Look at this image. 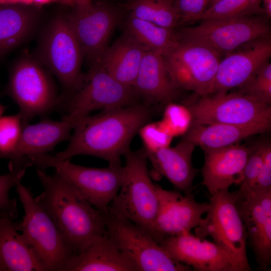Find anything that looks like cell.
<instances>
[{
    "label": "cell",
    "instance_id": "6da1fadb",
    "mask_svg": "<svg viewBox=\"0 0 271 271\" xmlns=\"http://www.w3.org/2000/svg\"><path fill=\"white\" fill-rule=\"evenodd\" d=\"M150 113L148 104H133L84 116L75 122L67 147L55 157L70 160L89 155L103 159L109 165H121V157L130 150L131 140L148 122Z\"/></svg>",
    "mask_w": 271,
    "mask_h": 271
},
{
    "label": "cell",
    "instance_id": "7a4b0ae2",
    "mask_svg": "<svg viewBox=\"0 0 271 271\" xmlns=\"http://www.w3.org/2000/svg\"><path fill=\"white\" fill-rule=\"evenodd\" d=\"M43 188L36 199L49 214L75 254L106 232L104 213L91 205L58 173L37 168Z\"/></svg>",
    "mask_w": 271,
    "mask_h": 271
},
{
    "label": "cell",
    "instance_id": "3957f363",
    "mask_svg": "<svg viewBox=\"0 0 271 271\" xmlns=\"http://www.w3.org/2000/svg\"><path fill=\"white\" fill-rule=\"evenodd\" d=\"M124 156V179L107 213L142 227L155 239L159 200L157 186L153 183L148 171L146 153L144 149L129 150Z\"/></svg>",
    "mask_w": 271,
    "mask_h": 271
},
{
    "label": "cell",
    "instance_id": "277c9868",
    "mask_svg": "<svg viewBox=\"0 0 271 271\" xmlns=\"http://www.w3.org/2000/svg\"><path fill=\"white\" fill-rule=\"evenodd\" d=\"M84 57L80 44L66 14L52 18L43 29L37 49L39 62L58 78L64 90L60 106L80 86L83 75L81 67Z\"/></svg>",
    "mask_w": 271,
    "mask_h": 271
},
{
    "label": "cell",
    "instance_id": "5b68a950",
    "mask_svg": "<svg viewBox=\"0 0 271 271\" xmlns=\"http://www.w3.org/2000/svg\"><path fill=\"white\" fill-rule=\"evenodd\" d=\"M15 187L24 210L22 221L15 222L18 230L35 251L44 271H63L75 253L31 189L21 181Z\"/></svg>",
    "mask_w": 271,
    "mask_h": 271
},
{
    "label": "cell",
    "instance_id": "8992f818",
    "mask_svg": "<svg viewBox=\"0 0 271 271\" xmlns=\"http://www.w3.org/2000/svg\"><path fill=\"white\" fill-rule=\"evenodd\" d=\"M6 91L18 106L24 126L59 106L60 96L50 75L36 58L27 54L11 68Z\"/></svg>",
    "mask_w": 271,
    "mask_h": 271
},
{
    "label": "cell",
    "instance_id": "52a82bcc",
    "mask_svg": "<svg viewBox=\"0 0 271 271\" xmlns=\"http://www.w3.org/2000/svg\"><path fill=\"white\" fill-rule=\"evenodd\" d=\"M29 159L37 168L54 169L95 208L107 213L110 202L117 195L124 177V166L109 165L97 168L76 165L70 159L60 160L48 154L32 156Z\"/></svg>",
    "mask_w": 271,
    "mask_h": 271
},
{
    "label": "cell",
    "instance_id": "ba28073f",
    "mask_svg": "<svg viewBox=\"0 0 271 271\" xmlns=\"http://www.w3.org/2000/svg\"><path fill=\"white\" fill-rule=\"evenodd\" d=\"M175 32L179 41L203 44L221 56L248 42L270 36L271 28L265 15H256L203 20Z\"/></svg>",
    "mask_w": 271,
    "mask_h": 271
},
{
    "label": "cell",
    "instance_id": "9c48e42d",
    "mask_svg": "<svg viewBox=\"0 0 271 271\" xmlns=\"http://www.w3.org/2000/svg\"><path fill=\"white\" fill-rule=\"evenodd\" d=\"M107 234L134 264L137 271H190L192 268L172 258L142 227L130 221L104 214Z\"/></svg>",
    "mask_w": 271,
    "mask_h": 271
},
{
    "label": "cell",
    "instance_id": "30bf717a",
    "mask_svg": "<svg viewBox=\"0 0 271 271\" xmlns=\"http://www.w3.org/2000/svg\"><path fill=\"white\" fill-rule=\"evenodd\" d=\"M235 192L220 191L209 198L205 218L195 227V235L209 236L213 242L237 258L249 271L247 234L237 205Z\"/></svg>",
    "mask_w": 271,
    "mask_h": 271
},
{
    "label": "cell",
    "instance_id": "8fae6325",
    "mask_svg": "<svg viewBox=\"0 0 271 271\" xmlns=\"http://www.w3.org/2000/svg\"><path fill=\"white\" fill-rule=\"evenodd\" d=\"M188 108L199 124L271 125L270 105L240 91L202 96Z\"/></svg>",
    "mask_w": 271,
    "mask_h": 271
},
{
    "label": "cell",
    "instance_id": "7c38bea8",
    "mask_svg": "<svg viewBox=\"0 0 271 271\" xmlns=\"http://www.w3.org/2000/svg\"><path fill=\"white\" fill-rule=\"evenodd\" d=\"M221 56L203 44L179 41L164 57L176 88L192 91L202 96L210 93Z\"/></svg>",
    "mask_w": 271,
    "mask_h": 271
},
{
    "label": "cell",
    "instance_id": "4fadbf2b",
    "mask_svg": "<svg viewBox=\"0 0 271 271\" xmlns=\"http://www.w3.org/2000/svg\"><path fill=\"white\" fill-rule=\"evenodd\" d=\"M133 87L118 82L101 65L90 66L79 88L59 108L76 122L93 110L133 104Z\"/></svg>",
    "mask_w": 271,
    "mask_h": 271
},
{
    "label": "cell",
    "instance_id": "5bb4252c",
    "mask_svg": "<svg viewBox=\"0 0 271 271\" xmlns=\"http://www.w3.org/2000/svg\"><path fill=\"white\" fill-rule=\"evenodd\" d=\"M66 16L89 66L101 65L109 37L120 16L113 7L90 0L72 7Z\"/></svg>",
    "mask_w": 271,
    "mask_h": 271
},
{
    "label": "cell",
    "instance_id": "9a60e30c",
    "mask_svg": "<svg viewBox=\"0 0 271 271\" xmlns=\"http://www.w3.org/2000/svg\"><path fill=\"white\" fill-rule=\"evenodd\" d=\"M159 244L172 258L194 270L249 271L223 248L190 231L168 237Z\"/></svg>",
    "mask_w": 271,
    "mask_h": 271
},
{
    "label": "cell",
    "instance_id": "2e32d148",
    "mask_svg": "<svg viewBox=\"0 0 271 271\" xmlns=\"http://www.w3.org/2000/svg\"><path fill=\"white\" fill-rule=\"evenodd\" d=\"M235 193L247 243L259 268L266 270L271 262V190Z\"/></svg>",
    "mask_w": 271,
    "mask_h": 271
},
{
    "label": "cell",
    "instance_id": "e0dca14e",
    "mask_svg": "<svg viewBox=\"0 0 271 271\" xmlns=\"http://www.w3.org/2000/svg\"><path fill=\"white\" fill-rule=\"evenodd\" d=\"M270 56V36L248 42L228 53L219 62L209 94L240 88Z\"/></svg>",
    "mask_w": 271,
    "mask_h": 271
},
{
    "label": "cell",
    "instance_id": "ac0fdd59",
    "mask_svg": "<svg viewBox=\"0 0 271 271\" xmlns=\"http://www.w3.org/2000/svg\"><path fill=\"white\" fill-rule=\"evenodd\" d=\"M159 200L155 224V239L159 243L165 238L191 231L200 222L208 203L197 202L191 193L183 195L157 186Z\"/></svg>",
    "mask_w": 271,
    "mask_h": 271
},
{
    "label": "cell",
    "instance_id": "d6986e66",
    "mask_svg": "<svg viewBox=\"0 0 271 271\" xmlns=\"http://www.w3.org/2000/svg\"><path fill=\"white\" fill-rule=\"evenodd\" d=\"M75 122L72 118L64 115L59 120L45 118L37 123L26 124L9 166L27 168L32 166L29 157L47 154L58 144L69 140Z\"/></svg>",
    "mask_w": 271,
    "mask_h": 271
},
{
    "label": "cell",
    "instance_id": "ffe728a7",
    "mask_svg": "<svg viewBox=\"0 0 271 271\" xmlns=\"http://www.w3.org/2000/svg\"><path fill=\"white\" fill-rule=\"evenodd\" d=\"M251 148L238 143L216 149H202L204 163L201 169L202 184L212 195L240 185Z\"/></svg>",
    "mask_w": 271,
    "mask_h": 271
},
{
    "label": "cell",
    "instance_id": "44dd1931",
    "mask_svg": "<svg viewBox=\"0 0 271 271\" xmlns=\"http://www.w3.org/2000/svg\"><path fill=\"white\" fill-rule=\"evenodd\" d=\"M195 146L182 140L173 147H164L145 152L155 169L184 194L191 193L198 170L192 164Z\"/></svg>",
    "mask_w": 271,
    "mask_h": 271
},
{
    "label": "cell",
    "instance_id": "7402d4cb",
    "mask_svg": "<svg viewBox=\"0 0 271 271\" xmlns=\"http://www.w3.org/2000/svg\"><path fill=\"white\" fill-rule=\"evenodd\" d=\"M147 104L170 103L177 91L174 85L163 55L147 50L132 86Z\"/></svg>",
    "mask_w": 271,
    "mask_h": 271
},
{
    "label": "cell",
    "instance_id": "603a6c76",
    "mask_svg": "<svg viewBox=\"0 0 271 271\" xmlns=\"http://www.w3.org/2000/svg\"><path fill=\"white\" fill-rule=\"evenodd\" d=\"M42 17L41 7L0 5V59L30 38Z\"/></svg>",
    "mask_w": 271,
    "mask_h": 271
},
{
    "label": "cell",
    "instance_id": "cb8c5ba5",
    "mask_svg": "<svg viewBox=\"0 0 271 271\" xmlns=\"http://www.w3.org/2000/svg\"><path fill=\"white\" fill-rule=\"evenodd\" d=\"M63 271H137L107 232L74 255Z\"/></svg>",
    "mask_w": 271,
    "mask_h": 271
},
{
    "label": "cell",
    "instance_id": "d4e9b609",
    "mask_svg": "<svg viewBox=\"0 0 271 271\" xmlns=\"http://www.w3.org/2000/svg\"><path fill=\"white\" fill-rule=\"evenodd\" d=\"M13 219L0 216L1 271H44L35 251Z\"/></svg>",
    "mask_w": 271,
    "mask_h": 271
},
{
    "label": "cell",
    "instance_id": "484cf974",
    "mask_svg": "<svg viewBox=\"0 0 271 271\" xmlns=\"http://www.w3.org/2000/svg\"><path fill=\"white\" fill-rule=\"evenodd\" d=\"M147 49L124 34L104 52L101 65L115 80L132 87Z\"/></svg>",
    "mask_w": 271,
    "mask_h": 271
},
{
    "label": "cell",
    "instance_id": "4316f807",
    "mask_svg": "<svg viewBox=\"0 0 271 271\" xmlns=\"http://www.w3.org/2000/svg\"><path fill=\"white\" fill-rule=\"evenodd\" d=\"M271 125H235L226 124L204 125L192 122L182 140L201 149H216L238 144L251 136L265 133Z\"/></svg>",
    "mask_w": 271,
    "mask_h": 271
},
{
    "label": "cell",
    "instance_id": "83f0119b",
    "mask_svg": "<svg viewBox=\"0 0 271 271\" xmlns=\"http://www.w3.org/2000/svg\"><path fill=\"white\" fill-rule=\"evenodd\" d=\"M125 34L151 50L165 56L178 44L174 29L160 26L131 14L125 25Z\"/></svg>",
    "mask_w": 271,
    "mask_h": 271
},
{
    "label": "cell",
    "instance_id": "f1b7e54d",
    "mask_svg": "<svg viewBox=\"0 0 271 271\" xmlns=\"http://www.w3.org/2000/svg\"><path fill=\"white\" fill-rule=\"evenodd\" d=\"M175 2V0H131L126 7L138 18L174 29L181 25Z\"/></svg>",
    "mask_w": 271,
    "mask_h": 271
},
{
    "label": "cell",
    "instance_id": "f546056e",
    "mask_svg": "<svg viewBox=\"0 0 271 271\" xmlns=\"http://www.w3.org/2000/svg\"><path fill=\"white\" fill-rule=\"evenodd\" d=\"M261 4V0H220L209 6L199 20L265 15Z\"/></svg>",
    "mask_w": 271,
    "mask_h": 271
},
{
    "label": "cell",
    "instance_id": "4dcf8cb0",
    "mask_svg": "<svg viewBox=\"0 0 271 271\" xmlns=\"http://www.w3.org/2000/svg\"><path fill=\"white\" fill-rule=\"evenodd\" d=\"M23 124L19 113L0 117V158L12 159L19 142Z\"/></svg>",
    "mask_w": 271,
    "mask_h": 271
},
{
    "label": "cell",
    "instance_id": "1f68e13d",
    "mask_svg": "<svg viewBox=\"0 0 271 271\" xmlns=\"http://www.w3.org/2000/svg\"><path fill=\"white\" fill-rule=\"evenodd\" d=\"M9 172L0 175V214L1 216L13 220L18 216L19 212L16 199L9 196L11 189L22 180L27 168L9 167Z\"/></svg>",
    "mask_w": 271,
    "mask_h": 271
},
{
    "label": "cell",
    "instance_id": "d6a6232c",
    "mask_svg": "<svg viewBox=\"0 0 271 271\" xmlns=\"http://www.w3.org/2000/svg\"><path fill=\"white\" fill-rule=\"evenodd\" d=\"M241 92L270 105L271 103V64L268 61L262 65L252 77L240 87Z\"/></svg>",
    "mask_w": 271,
    "mask_h": 271
},
{
    "label": "cell",
    "instance_id": "836d02e7",
    "mask_svg": "<svg viewBox=\"0 0 271 271\" xmlns=\"http://www.w3.org/2000/svg\"><path fill=\"white\" fill-rule=\"evenodd\" d=\"M266 143H259L250 147V151L243 170L242 180L239 185V189L236 191L237 193H246L252 187L263 164Z\"/></svg>",
    "mask_w": 271,
    "mask_h": 271
},
{
    "label": "cell",
    "instance_id": "e575fe53",
    "mask_svg": "<svg viewBox=\"0 0 271 271\" xmlns=\"http://www.w3.org/2000/svg\"><path fill=\"white\" fill-rule=\"evenodd\" d=\"M211 0H175V6L181 25L199 20Z\"/></svg>",
    "mask_w": 271,
    "mask_h": 271
},
{
    "label": "cell",
    "instance_id": "d590c367",
    "mask_svg": "<svg viewBox=\"0 0 271 271\" xmlns=\"http://www.w3.org/2000/svg\"><path fill=\"white\" fill-rule=\"evenodd\" d=\"M139 132L146 152H152L168 146V136L156 123L147 122L140 128Z\"/></svg>",
    "mask_w": 271,
    "mask_h": 271
},
{
    "label": "cell",
    "instance_id": "8d00e7d4",
    "mask_svg": "<svg viewBox=\"0 0 271 271\" xmlns=\"http://www.w3.org/2000/svg\"><path fill=\"white\" fill-rule=\"evenodd\" d=\"M269 190H271V144L268 142L266 143L260 171L252 187L247 193Z\"/></svg>",
    "mask_w": 271,
    "mask_h": 271
},
{
    "label": "cell",
    "instance_id": "74e56055",
    "mask_svg": "<svg viewBox=\"0 0 271 271\" xmlns=\"http://www.w3.org/2000/svg\"><path fill=\"white\" fill-rule=\"evenodd\" d=\"M55 3V0H0V5H18L41 7Z\"/></svg>",
    "mask_w": 271,
    "mask_h": 271
},
{
    "label": "cell",
    "instance_id": "f35d334b",
    "mask_svg": "<svg viewBox=\"0 0 271 271\" xmlns=\"http://www.w3.org/2000/svg\"><path fill=\"white\" fill-rule=\"evenodd\" d=\"M90 0H55V3L60 4L69 7L84 3Z\"/></svg>",
    "mask_w": 271,
    "mask_h": 271
},
{
    "label": "cell",
    "instance_id": "ab89813d",
    "mask_svg": "<svg viewBox=\"0 0 271 271\" xmlns=\"http://www.w3.org/2000/svg\"><path fill=\"white\" fill-rule=\"evenodd\" d=\"M262 9L265 16L269 19L271 18V0H261Z\"/></svg>",
    "mask_w": 271,
    "mask_h": 271
},
{
    "label": "cell",
    "instance_id": "60d3db41",
    "mask_svg": "<svg viewBox=\"0 0 271 271\" xmlns=\"http://www.w3.org/2000/svg\"><path fill=\"white\" fill-rule=\"evenodd\" d=\"M7 108V106L0 103V117L3 116V113Z\"/></svg>",
    "mask_w": 271,
    "mask_h": 271
},
{
    "label": "cell",
    "instance_id": "b9f144b4",
    "mask_svg": "<svg viewBox=\"0 0 271 271\" xmlns=\"http://www.w3.org/2000/svg\"><path fill=\"white\" fill-rule=\"evenodd\" d=\"M220 1V0H212V1H211V2L210 3L209 6H210V5H211L212 4H213L215 3H216V2H218V1ZM209 6H208V7H209Z\"/></svg>",
    "mask_w": 271,
    "mask_h": 271
},
{
    "label": "cell",
    "instance_id": "7bdbcfd3",
    "mask_svg": "<svg viewBox=\"0 0 271 271\" xmlns=\"http://www.w3.org/2000/svg\"><path fill=\"white\" fill-rule=\"evenodd\" d=\"M211 1H212V0H211Z\"/></svg>",
    "mask_w": 271,
    "mask_h": 271
},
{
    "label": "cell",
    "instance_id": "ee69618b",
    "mask_svg": "<svg viewBox=\"0 0 271 271\" xmlns=\"http://www.w3.org/2000/svg\"><path fill=\"white\" fill-rule=\"evenodd\" d=\"M0 271H1V269H0Z\"/></svg>",
    "mask_w": 271,
    "mask_h": 271
}]
</instances>
